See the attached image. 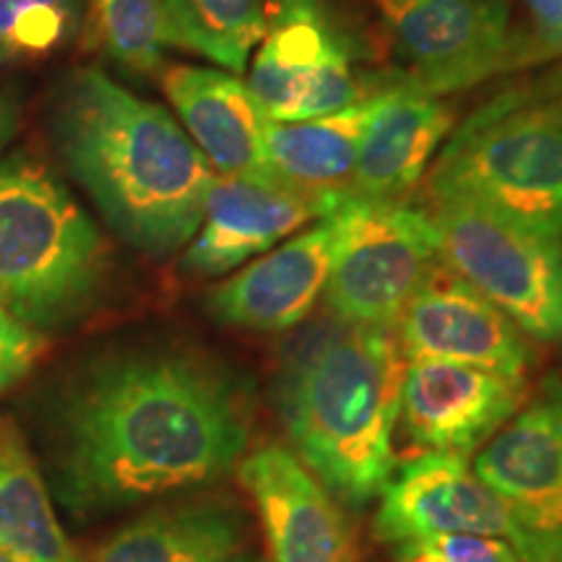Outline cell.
Segmentation results:
<instances>
[{
  "label": "cell",
  "mask_w": 562,
  "mask_h": 562,
  "mask_svg": "<svg viewBox=\"0 0 562 562\" xmlns=\"http://www.w3.org/2000/svg\"><path fill=\"white\" fill-rule=\"evenodd\" d=\"M385 89L311 121L273 123L266 131V159L277 178L318 193H349L357 154Z\"/></svg>",
  "instance_id": "19"
},
{
  "label": "cell",
  "mask_w": 562,
  "mask_h": 562,
  "mask_svg": "<svg viewBox=\"0 0 562 562\" xmlns=\"http://www.w3.org/2000/svg\"><path fill=\"white\" fill-rule=\"evenodd\" d=\"M396 560H398V562H440L438 558H432V554L404 550V547H396Z\"/></svg>",
  "instance_id": "29"
},
{
  "label": "cell",
  "mask_w": 562,
  "mask_h": 562,
  "mask_svg": "<svg viewBox=\"0 0 562 562\" xmlns=\"http://www.w3.org/2000/svg\"><path fill=\"white\" fill-rule=\"evenodd\" d=\"M0 552L13 562H83L11 419H0Z\"/></svg>",
  "instance_id": "21"
},
{
  "label": "cell",
  "mask_w": 562,
  "mask_h": 562,
  "mask_svg": "<svg viewBox=\"0 0 562 562\" xmlns=\"http://www.w3.org/2000/svg\"><path fill=\"white\" fill-rule=\"evenodd\" d=\"M108 273V245L45 161H0V307L32 328L74 321Z\"/></svg>",
  "instance_id": "4"
},
{
  "label": "cell",
  "mask_w": 562,
  "mask_h": 562,
  "mask_svg": "<svg viewBox=\"0 0 562 562\" xmlns=\"http://www.w3.org/2000/svg\"><path fill=\"white\" fill-rule=\"evenodd\" d=\"M0 562H13V560L9 558V554H3V552H0Z\"/></svg>",
  "instance_id": "30"
},
{
  "label": "cell",
  "mask_w": 562,
  "mask_h": 562,
  "mask_svg": "<svg viewBox=\"0 0 562 562\" xmlns=\"http://www.w3.org/2000/svg\"><path fill=\"white\" fill-rule=\"evenodd\" d=\"M438 533H484L510 542V521L501 501L474 474L469 456L422 451L393 469L372 537L383 544H404Z\"/></svg>",
  "instance_id": "15"
},
{
  "label": "cell",
  "mask_w": 562,
  "mask_h": 562,
  "mask_svg": "<svg viewBox=\"0 0 562 562\" xmlns=\"http://www.w3.org/2000/svg\"><path fill=\"white\" fill-rule=\"evenodd\" d=\"M79 19L81 0H0V68L60 50Z\"/></svg>",
  "instance_id": "23"
},
{
  "label": "cell",
  "mask_w": 562,
  "mask_h": 562,
  "mask_svg": "<svg viewBox=\"0 0 562 562\" xmlns=\"http://www.w3.org/2000/svg\"><path fill=\"white\" fill-rule=\"evenodd\" d=\"M53 138L125 243L165 258L193 240L216 172L165 108L81 68L55 97Z\"/></svg>",
  "instance_id": "2"
},
{
  "label": "cell",
  "mask_w": 562,
  "mask_h": 562,
  "mask_svg": "<svg viewBox=\"0 0 562 562\" xmlns=\"http://www.w3.org/2000/svg\"><path fill=\"white\" fill-rule=\"evenodd\" d=\"M453 128V108L446 100L409 87H385L381 108L364 133L349 193L368 201H402Z\"/></svg>",
  "instance_id": "18"
},
{
  "label": "cell",
  "mask_w": 562,
  "mask_h": 562,
  "mask_svg": "<svg viewBox=\"0 0 562 562\" xmlns=\"http://www.w3.org/2000/svg\"><path fill=\"white\" fill-rule=\"evenodd\" d=\"M19 131V104L11 94L0 91V151L9 146V140Z\"/></svg>",
  "instance_id": "28"
},
{
  "label": "cell",
  "mask_w": 562,
  "mask_h": 562,
  "mask_svg": "<svg viewBox=\"0 0 562 562\" xmlns=\"http://www.w3.org/2000/svg\"><path fill=\"white\" fill-rule=\"evenodd\" d=\"M402 60V87L448 94L510 58V0H378Z\"/></svg>",
  "instance_id": "10"
},
{
  "label": "cell",
  "mask_w": 562,
  "mask_h": 562,
  "mask_svg": "<svg viewBox=\"0 0 562 562\" xmlns=\"http://www.w3.org/2000/svg\"><path fill=\"white\" fill-rule=\"evenodd\" d=\"M170 45L243 74L269 26L277 0H159Z\"/></svg>",
  "instance_id": "22"
},
{
  "label": "cell",
  "mask_w": 562,
  "mask_h": 562,
  "mask_svg": "<svg viewBox=\"0 0 562 562\" xmlns=\"http://www.w3.org/2000/svg\"><path fill=\"white\" fill-rule=\"evenodd\" d=\"M243 537V518L232 505H165L123 526L97 562H224L235 558Z\"/></svg>",
  "instance_id": "20"
},
{
  "label": "cell",
  "mask_w": 562,
  "mask_h": 562,
  "mask_svg": "<svg viewBox=\"0 0 562 562\" xmlns=\"http://www.w3.org/2000/svg\"><path fill=\"white\" fill-rule=\"evenodd\" d=\"M339 232L328 273L326 307L357 326L396 328L404 307L440 263L427 209L344 193L334 209Z\"/></svg>",
  "instance_id": "7"
},
{
  "label": "cell",
  "mask_w": 562,
  "mask_h": 562,
  "mask_svg": "<svg viewBox=\"0 0 562 562\" xmlns=\"http://www.w3.org/2000/svg\"><path fill=\"white\" fill-rule=\"evenodd\" d=\"M42 351L45 339L37 328L26 326L0 307V396L30 375Z\"/></svg>",
  "instance_id": "26"
},
{
  "label": "cell",
  "mask_w": 562,
  "mask_h": 562,
  "mask_svg": "<svg viewBox=\"0 0 562 562\" xmlns=\"http://www.w3.org/2000/svg\"><path fill=\"white\" fill-rule=\"evenodd\" d=\"M165 94L216 175L269 172L266 131L271 117L237 74L172 66L165 74Z\"/></svg>",
  "instance_id": "17"
},
{
  "label": "cell",
  "mask_w": 562,
  "mask_h": 562,
  "mask_svg": "<svg viewBox=\"0 0 562 562\" xmlns=\"http://www.w3.org/2000/svg\"><path fill=\"white\" fill-rule=\"evenodd\" d=\"M108 50L125 68L151 74L170 47L159 0H91Z\"/></svg>",
  "instance_id": "24"
},
{
  "label": "cell",
  "mask_w": 562,
  "mask_h": 562,
  "mask_svg": "<svg viewBox=\"0 0 562 562\" xmlns=\"http://www.w3.org/2000/svg\"><path fill=\"white\" fill-rule=\"evenodd\" d=\"M248 446V396L227 368L193 351H128L68 393L55 453L60 501L91 516L203 487Z\"/></svg>",
  "instance_id": "1"
},
{
  "label": "cell",
  "mask_w": 562,
  "mask_h": 562,
  "mask_svg": "<svg viewBox=\"0 0 562 562\" xmlns=\"http://www.w3.org/2000/svg\"><path fill=\"white\" fill-rule=\"evenodd\" d=\"M440 261L497 305L531 341L562 339V237L461 195H430Z\"/></svg>",
  "instance_id": "6"
},
{
  "label": "cell",
  "mask_w": 562,
  "mask_h": 562,
  "mask_svg": "<svg viewBox=\"0 0 562 562\" xmlns=\"http://www.w3.org/2000/svg\"><path fill=\"white\" fill-rule=\"evenodd\" d=\"M341 195L305 191L273 172L216 175L199 229L182 250V271L211 279L240 269L305 224L331 214Z\"/></svg>",
  "instance_id": "11"
},
{
  "label": "cell",
  "mask_w": 562,
  "mask_h": 562,
  "mask_svg": "<svg viewBox=\"0 0 562 562\" xmlns=\"http://www.w3.org/2000/svg\"><path fill=\"white\" fill-rule=\"evenodd\" d=\"M396 336L406 360L472 364L518 381L537 362L529 336L442 261L404 307Z\"/></svg>",
  "instance_id": "12"
},
{
  "label": "cell",
  "mask_w": 562,
  "mask_h": 562,
  "mask_svg": "<svg viewBox=\"0 0 562 562\" xmlns=\"http://www.w3.org/2000/svg\"><path fill=\"white\" fill-rule=\"evenodd\" d=\"M396 547L432 554L440 562H524L508 539L484 537V533H438Z\"/></svg>",
  "instance_id": "25"
},
{
  "label": "cell",
  "mask_w": 562,
  "mask_h": 562,
  "mask_svg": "<svg viewBox=\"0 0 562 562\" xmlns=\"http://www.w3.org/2000/svg\"><path fill=\"white\" fill-rule=\"evenodd\" d=\"M474 474L501 501L524 562H562V378L529 391L521 409L476 451Z\"/></svg>",
  "instance_id": "8"
},
{
  "label": "cell",
  "mask_w": 562,
  "mask_h": 562,
  "mask_svg": "<svg viewBox=\"0 0 562 562\" xmlns=\"http://www.w3.org/2000/svg\"><path fill=\"white\" fill-rule=\"evenodd\" d=\"M547 50L562 55V0H524Z\"/></svg>",
  "instance_id": "27"
},
{
  "label": "cell",
  "mask_w": 562,
  "mask_h": 562,
  "mask_svg": "<svg viewBox=\"0 0 562 562\" xmlns=\"http://www.w3.org/2000/svg\"><path fill=\"white\" fill-rule=\"evenodd\" d=\"M224 562H250V560H243V558H229V560H224Z\"/></svg>",
  "instance_id": "31"
},
{
  "label": "cell",
  "mask_w": 562,
  "mask_h": 562,
  "mask_svg": "<svg viewBox=\"0 0 562 562\" xmlns=\"http://www.w3.org/2000/svg\"><path fill=\"white\" fill-rule=\"evenodd\" d=\"M336 232L339 222L331 211L284 245L263 252L209 294V313L227 326L263 334L302 326L326 290Z\"/></svg>",
  "instance_id": "16"
},
{
  "label": "cell",
  "mask_w": 562,
  "mask_h": 562,
  "mask_svg": "<svg viewBox=\"0 0 562 562\" xmlns=\"http://www.w3.org/2000/svg\"><path fill=\"white\" fill-rule=\"evenodd\" d=\"M357 50L323 0H277L248 87L273 123L311 121L360 102Z\"/></svg>",
  "instance_id": "9"
},
{
  "label": "cell",
  "mask_w": 562,
  "mask_h": 562,
  "mask_svg": "<svg viewBox=\"0 0 562 562\" xmlns=\"http://www.w3.org/2000/svg\"><path fill=\"white\" fill-rule=\"evenodd\" d=\"M404 368L396 328L334 315L300 328L277 351L273 409L294 456L344 508H368L396 469Z\"/></svg>",
  "instance_id": "3"
},
{
  "label": "cell",
  "mask_w": 562,
  "mask_h": 562,
  "mask_svg": "<svg viewBox=\"0 0 562 562\" xmlns=\"http://www.w3.org/2000/svg\"><path fill=\"white\" fill-rule=\"evenodd\" d=\"M529 398V381L448 360H406L402 419L422 451L469 456Z\"/></svg>",
  "instance_id": "14"
},
{
  "label": "cell",
  "mask_w": 562,
  "mask_h": 562,
  "mask_svg": "<svg viewBox=\"0 0 562 562\" xmlns=\"http://www.w3.org/2000/svg\"><path fill=\"white\" fill-rule=\"evenodd\" d=\"M237 474L256 503L273 562H360L344 505L292 448L269 442L245 453Z\"/></svg>",
  "instance_id": "13"
},
{
  "label": "cell",
  "mask_w": 562,
  "mask_h": 562,
  "mask_svg": "<svg viewBox=\"0 0 562 562\" xmlns=\"http://www.w3.org/2000/svg\"><path fill=\"white\" fill-rule=\"evenodd\" d=\"M427 193L562 237V100L505 94L484 104L448 140Z\"/></svg>",
  "instance_id": "5"
}]
</instances>
